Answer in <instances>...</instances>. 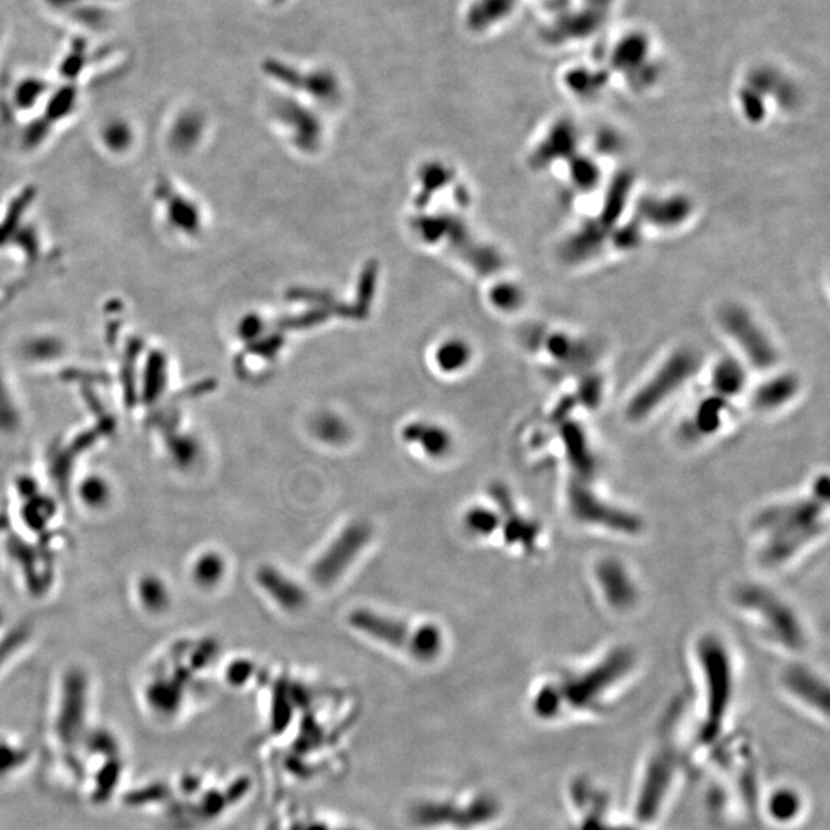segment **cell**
<instances>
[{
    "mask_svg": "<svg viewBox=\"0 0 830 830\" xmlns=\"http://www.w3.org/2000/svg\"><path fill=\"white\" fill-rule=\"evenodd\" d=\"M747 374L743 363L734 357H724L718 360L712 371V386L721 399L738 396L746 386Z\"/></svg>",
    "mask_w": 830,
    "mask_h": 830,
    "instance_id": "cell-22",
    "label": "cell"
},
{
    "mask_svg": "<svg viewBox=\"0 0 830 830\" xmlns=\"http://www.w3.org/2000/svg\"><path fill=\"white\" fill-rule=\"evenodd\" d=\"M257 581L263 591L285 611H300L306 601V594L296 581L286 577L279 569L263 566L257 574Z\"/></svg>",
    "mask_w": 830,
    "mask_h": 830,
    "instance_id": "cell-16",
    "label": "cell"
},
{
    "mask_svg": "<svg viewBox=\"0 0 830 830\" xmlns=\"http://www.w3.org/2000/svg\"><path fill=\"white\" fill-rule=\"evenodd\" d=\"M568 174L572 186L581 193H591L600 185L601 168L594 157L577 153L568 160Z\"/></svg>",
    "mask_w": 830,
    "mask_h": 830,
    "instance_id": "cell-23",
    "label": "cell"
},
{
    "mask_svg": "<svg viewBox=\"0 0 830 830\" xmlns=\"http://www.w3.org/2000/svg\"><path fill=\"white\" fill-rule=\"evenodd\" d=\"M102 147L113 156L127 154L133 148V134L125 125H108L100 133Z\"/></svg>",
    "mask_w": 830,
    "mask_h": 830,
    "instance_id": "cell-25",
    "label": "cell"
},
{
    "mask_svg": "<svg viewBox=\"0 0 830 830\" xmlns=\"http://www.w3.org/2000/svg\"><path fill=\"white\" fill-rule=\"evenodd\" d=\"M403 440L408 445L420 448V451L431 459H442L449 454L452 446L448 431L431 423H412L403 431Z\"/></svg>",
    "mask_w": 830,
    "mask_h": 830,
    "instance_id": "cell-18",
    "label": "cell"
},
{
    "mask_svg": "<svg viewBox=\"0 0 830 830\" xmlns=\"http://www.w3.org/2000/svg\"><path fill=\"white\" fill-rule=\"evenodd\" d=\"M724 399H709L700 405L697 412V428L703 432H712L718 428L723 411Z\"/></svg>",
    "mask_w": 830,
    "mask_h": 830,
    "instance_id": "cell-27",
    "label": "cell"
},
{
    "mask_svg": "<svg viewBox=\"0 0 830 830\" xmlns=\"http://www.w3.org/2000/svg\"><path fill=\"white\" fill-rule=\"evenodd\" d=\"M694 202L686 194L641 197L635 208V219L655 230H677L691 219Z\"/></svg>",
    "mask_w": 830,
    "mask_h": 830,
    "instance_id": "cell-9",
    "label": "cell"
},
{
    "mask_svg": "<svg viewBox=\"0 0 830 830\" xmlns=\"http://www.w3.org/2000/svg\"><path fill=\"white\" fill-rule=\"evenodd\" d=\"M601 391H603V385H601L598 377L586 380V382L583 383V386H581V399H583L581 402L597 406L601 399Z\"/></svg>",
    "mask_w": 830,
    "mask_h": 830,
    "instance_id": "cell-30",
    "label": "cell"
},
{
    "mask_svg": "<svg viewBox=\"0 0 830 830\" xmlns=\"http://www.w3.org/2000/svg\"><path fill=\"white\" fill-rule=\"evenodd\" d=\"M718 323L754 368L766 371L777 365L778 351L774 342L746 308L741 305L724 306L718 314Z\"/></svg>",
    "mask_w": 830,
    "mask_h": 830,
    "instance_id": "cell-5",
    "label": "cell"
},
{
    "mask_svg": "<svg viewBox=\"0 0 830 830\" xmlns=\"http://www.w3.org/2000/svg\"><path fill=\"white\" fill-rule=\"evenodd\" d=\"M495 303L503 309H517L518 306H522L523 293L517 286H502L495 294Z\"/></svg>",
    "mask_w": 830,
    "mask_h": 830,
    "instance_id": "cell-29",
    "label": "cell"
},
{
    "mask_svg": "<svg viewBox=\"0 0 830 830\" xmlns=\"http://www.w3.org/2000/svg\"><path fill=\"white\" fill-rule=\"evenodd\" d=\"M741 603L747 608L760 612L771 628L772 634L783 641L789 648H800L804 643L803 631L798 625L797 618L791 609L781 603L774 595L767 594L761 589H743L740 594Z\"/></svg>",
    "mask_w": 830,
    "mask_h": 830,
    "instance_id": "cell-7",
    "label": "cell"
},
{
    "mask_svg": "<svg viewBox=\"0 0 830 830\" xmlns=\"http://www.w3.org/2000/svg\"><path fill=\"white\" fill-rule=\"evenodd\" d=\"M601 62V59H600ZM611 74L601 62L597 65H574L563 73V83L566 90L580 99H595L601 91L608 87Z\"/></svg>",
    "mask_w": 830,
    "mask_h": 830,
    "instance_id": "cell-17",
    "label": "cell"
},
{
    "mask_svg": "<svg viewBox=\"0 0 830 830\" xmlns=\"http://www.w3.org/2000/svg\"><path fill=\"white\" fill-rule=\"evenodd\" d=\"M546 354L560 365L585 366L592 356V349L585 340L555 331L548 334L545 340Z\"/></svg>",
    "mask_w": 830,
    "mask_h": 830,
    "instance_id": "cell-19",
    "label": "cell"
},
{
    "mask_svg": "<svg viewBox=\"0 0 830 830\" xmlns=\"http://www.w3.org/2000/svg\"><path fill=\"white\" fill-rule=\"evenodd\" d=\"M349 625L366 637L379 641L392 649H403L411 655L412 640L415 629H409L405 623L396 618L386 617L379 612L360 609L349 615Z\"/></svg>",
    "mask_w": 830,
    "mask_h": 830,
    "instance_id": "cell-11",
    "label": "cell"
},
{
    "mask_svg": "<svg viewBox=\"0 0 830 830\" xmlns=\"http://www.w3.org/2000/svg\"><path fill=\"white\" fill-rule=\"evenodd\" d=\"M800 391V382L794 374H780L761 383L755 389L754 405L763 411L781 408L791 402Z\"/></svg>",
    "mask_w": 830,
    "mask_h": 830,
    "instance_id": "cell-20",
    "label": "cell"
},
{
    "mask_svg": "<svg viewBox=\"0 0 830 830\" xmlns=\"http://www.w3.org/2000/svg\"><path fill=\"white\" fill-rule=\"evenodd\" d=\"M820 512V505L814 502L794 503L766 512L761 517L760 528L771 534V542H767L764 554L767 562H784L809 538L817 535Z\"/></svg>",
    "mask_w": 830,
    "mask_h": 830,
    "instance_id": "cell-3",
    "label": "cell"
},
{
    "mask_svg": "<svg viewBox=\"0 0 830 830\" xmlns=\"http://www.w3.org/2000/svg\"><path fill=\"white\" fill-rule=\"evenodd\" d=\"M615 0H562L543 14V33L549 47L571 48L592 44L605 33L614 16Z\"/></svg>",
    "mask_w": 830,
    "mask_h": 830,
    "instance_id": "cell-1",
    "label": "cell"
},
{
    "mask_svg": "<svg viewBox=\"0 0 830 830\" xmlns=\"http://www.w3.org/2000/svg\"><path fill=\"white\" fill-rule=\"evenodd\" d=\"M611 230L592 219L578 228L560 245V257L569 265L591 262L597 259L609 245Z\"/></svg>",
    "mask_w": 830,
    "mask_h": 830,
    "instance_id": "cell-14",
    "label": "cell"
},
{
    "mask_svg": "<svg viewBox=\"0 0 830 830\" xmlns=\"http://www.w3.org/2000/svg\"><path fill=\"white\" fill-rule=\"evenodd\" d=\"M643 243V225L637 219L618 223L609 237V245L618 251H634Z\"/></svg>",
    "mask_w": 830,
    "mask_h": 830,
    "instance_id": "cell-24",
    "label": "cell"
},
{
    "mask_svg": "<svg viewBox=\"0 0 830 830\" xmlns=\"http://www.w3.org/2000/svg\"><path fill=\"white\" fill-rule=\"evenodd\" d=\"M741 83L755 91L766 105L771 100L783 111H794L803 97L797 83L771 64H758L747 70Z\"/></svg>",
    "mask_w": 830,
    "mask_h": 830,
    "instance_id": "cell-8",
    "label": "cell"
},
{
    "mask_svg": "<svg viewBox=\"0 0 830 830\" xmlns=\"http://www.w3.org/2000/svg\"><path fill=\"white\" fill-rule=\"evenodd\" d=\"M657 44L654 34L631 28L609 42L601 62L611 77H623L632 90H648L654 87L661 74Z\"/></svg>",
    "mask_w": 830,
    "mask_h": 830,
    "instance_id": "cell-2",
    "label": "cell"
},
{
    "mask_svg": "<svg viewBox=\"0 0 830 830\" xmlns=\"http://www.w3.org/2000/svg\"><path fill=\"white\" fill-rule=\"evenodd\" d=\"M580 128L569 117H560L549 127L548 133L532 153L535 170H546L557 162H568L580 153Z\"/></svg>",
    "mask_w": 830,
    "mask_h": 830,
    "instance_id": "cell-10",
    "label": "cell"
},
{
    "mask_svg": "<svg viewBox=\"0 0 830 830\" xmlns=\"http://www.w3.org/2000/svg\"><path fill=\"white\" fill-rule=\"evenodd\" d=\"M569 503L574 514L583 522L625 532H635L640 526L637 518L601 503L585 486H572L569 491Z\"/></svg>",
    "mask_w": 830,
    "mask_h": 830,
    "instance_id": "cell-12",
    "label": "cell"
},
{
    "mask_svg": "<svg viewBox=\"0 0 830 830\" xmlns=\"http://www.w3.org/2000/svg\"><path fill=\"white\" fill-rule=\"evenodd\" d=\"M369 538L371 531L365 523H352L343 529L313 566L314 580L320 586H329L339 580L346 569L356 562L360 552L368 545Z\"/></svg>",
    "mask_w": 830,
    "mask_h": 830,
    "instance_id": "cell-6",
    "label": "cell"
},
{
    "mask_svg": "<svg viewBox=\"0 0 830 830\" xmlns=\"http://www.w3.org/2000/svg\"><path fill=\"white\" fill-rule=\"evenodd\" d=\"M262 830H362L345 818L300 807H286L263 821Z\"/></svg>",
    "mask_w": 830,
    "mask_h": 830,
    "instance_id": "cell-13",
    "label": "cell"
},
{
    "mask_svg": "<svg viewBox=\"0 0 830 830\" xmlns=\"http://www.w3.org/2000/svg\"><path fill=\"white\" fill-rule=\"evenodd\" d=\"M623 143H625L623 142V136L614 128H601L595 134V151L605 154V156H614V154L620 153Z\"/></svg>",
    "mask_w": 830,
    "mask_h": 830,
    "instance_id": "cell-28",
    "label": "cell"
},
{
    "mask_svg": "<svg viewBox=\"0 0 830 830\" xmlns=\"http://www.w3.org/2000/svg\"><path fill=\"white\" fill-rule=\"evenodd\" d=\"M532 2L540 8L542 14H545L548 13V11H551L552 8L558 4V2H562V0H532Z\"/></svg>",
    "mask_w": 830,
    "mask_h": 830,
    "instance_id": "cell-31",
    "label": "cell"
},
{
    "mask_svg": "<svg viewBox=\"0 0 830 830\" xmlns=\"http://www.w3.org/2000/svg\"><path fill=\"white\" fill-rule=\"evenodd\" d=\"M465 525L472 534L489 535L497 529V515L485 508H474L466 514Z\"/></svg>",
    "mask_w": 830,
    "mask_h": 830,
    "instance_id": "cell-26",
    "label": "cell"
},
{
    "mask_svg": "<svg viewBox=\"0 0 830 830\" xmlns=\"http://www.w3.org/2000/svg\"><path fill=\"white\" fill-rule=\"evenodd\" d=\"M632 188H634V176L631 171H618L609 183L595 220L608 230H614L615 226L621 223V217L628 208Z\"/></svg>",
    "mask_w": 830,
    "mask_h": 830,
    "instance_id": "cell-15",
    "label": "cell"
},
{
    "mask_svg": "<svg viewBox=\"0 0 830 830\" xmlns=\"http://www.w3.org/2000/svg\"><path fill=\"white\" fill-rule=\"evenodd\" d=\"M598 580L608 600L617 608H625L634 601V586L625 569L621 568L617 562L609 560V562L601 563L598 566Z\"/></svg>",
    "mask_w": 830,
    "mask_h": 830,
    "instance_id": "cell-21",
    "label": "cell"
},
{
    "mask_svg": "<svg viewBox=\"0 0 830 830\" xmlns=\"http://www.w3.org/2000/svg\"><path fill=\"white\" fill-rule=\"evenodd\" d=\"M700 368V357L692 349H678L664 360L654 376L641 386L628 405L631 420H643L683 388Z\"/></svg>",
    "mask_w": 830,
    "mask_h": 830,
    "instance_id": "cell-4",
    "label": "cell"
}]
</instances>
